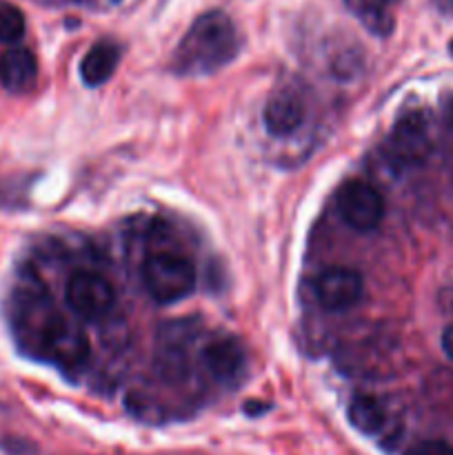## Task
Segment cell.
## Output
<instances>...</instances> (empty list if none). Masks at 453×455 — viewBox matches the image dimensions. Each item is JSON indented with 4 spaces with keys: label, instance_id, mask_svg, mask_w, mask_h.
<instances>
[{
    "label": "cell",
    "instance_id": "6da1fadb",
    "mask_svg": "<svg viewBox=\"0 0 453 455\" xmlns=\"http://www.w3.org/2000/svg\"><path fill=\"white\" fill-rule=\"evenodd\" d=\"M240 38L234 20L225 12L203 13L194 20L173 52L171 69L180 76H207L222 69L238 56Z\"/></svg>",
    "mask_w": 453,
    "mask_h": 455
},
{
    "label": "cell",
    "instance_id": "7a4b0ae2",
    "mask_svg": "<svg viewBox=\"0 0 453 455\" xmlns=\"http://www.w3.org/2000/svg\"><path fill=\"white\" fill-rule=\"evenodd\" d=\"M142 280L158 305H173L195 289V269L180 253H155L142 265Z\"/></svg>",
    "mask_w": 453,
    "mask_h": 455
},
{
    "label": "cell",
    "instance_id": "3957f363",
    "mask_svg": "<svg viewBox=\"0 0 453 455\" xmlns=\"http://www.w3.org/2000/svg\"><path fill=\"white\" fill-rule=\"evenodd\" d=\"M338 213L351 229L369 234L385 218V200L371 182L351 180L338 191Z\"/></svg>",
    "mask_w": 453,
    "mask_h": 455
},
{
    "label": "cell",
    "instance_id": "277c9868",
    "mask_svg": "<svg viewBox=\"0 0 453 455\" xmlns=\"http://www.w3.org/2000/svg\"><path fill=\"white\" fill-rule=\"evenodd\" d=\"M44 354L60 367H80L89 355L87 333L78 323L62 315H53L43 329Z\"/></svg>",
    "mask_w": 453,
    "mask_h": 455
},
{
    "label": "cell",
    "instance_id": "5b68a950",
    "mask_svg": "<svg viewBox=\"0 0 453 455\" xmlns=\"http://www.w3.org/2000/svg\"><path fill=\"white\" fill-rule=\"evenodd\" d=\"M67 305L76 315L84 320H98L109 314L115 302L114 287L102 275L91 271L74 274L67 283Z\"/></svg>",
    "mask_w": 453,
    "mask_h": 455
},
{
    "label": "cell",
    "instance_id": "8992f818",
    "mask_svg": "<svg viewBox=\"0 0 453 455\" xmlns=\"http://www.w3.org/2000/svg\"><path fill=\"white\" fill-rule=\"evenodd\" d=\"M386 154L404 167L425 163L431 154V133L426 120L420 114L400 118L386 138Z\"/></svg>",
    "mask_w": 453,
    "mask_h": 455
},
{
    "label": "cell",
    "instance_id": "52a82bcc",
    "mask_svg": "<svg viewBox=\"0 0 453 455\" xmlns=\"http://www.w3.org/2000/svg\"><path fill=\"white\" fill-rule=\"evenodd\" d=\"M315 296L327 311H349L362 300L364 278L355 269L333 267L320 274L315 283Z\"/></svg>",
    "mask_w": 453,
    "mask_h": 455
},
{
    "label": "cell",
    "instance_id": "ba28073f",
    "mask_svg": "<svg viewBox=\"0 0 453 455\" xmlns=\"http://www.w3.org/2000/svg\"><path fill=\"white\" fill-rule=\"evenodd\" d=\"M305 116L306 105L300 93L293 92V89H278L266 100L262 120H265V129L271 136L284 138L298 132V127L305 123Z\"/></svg>",
    "mask_w": 453,
    "mask_h": 455
},
{
    "label": "cell",
    "instance_id": "9c48e42d",
    "mask_svg": "<svg viewBox=\"0 0 453 455\" xmlns=\"http://www.w3.org/2000/svg\"><path fill=\"white\" fill-rule=\"evenodd\" d=\"M204 364L209 373L222 385H235L247 369V354L238 338H216L204 349Z\"/></svg>",
    "mask_w": 453,
    "mask_h": 455
},
{
    "label": "cell",
    "instance_id": "30bf717a",
    "mask_svg": "<svg viewBox=\"0 0 453 455\" xmlns=\"http://www.w3.org/2000/svg\"><path fill=\"white\" fill-rule=\"evenodd\" d=\"M38 78L36 56L25 47H12L0 56V80L13 93L31 89Z\"/></svg>",
    "mask_w": 453,
    "mask_h": 455
},
{
    "label": "cell",
    "instance_id": "8fae6325",
    "mask_svg": "<svg viewBox=\"0 0 453 455\" xmlns=\"http://www.w3.org/2000/svg\"><path fill=\"white\" fill-rule=\"evenodd\" d=\"M120 62V47L111 40H100L87 52L80 62V76L87 87H100L114 76Z\"/></svg>",
    "mask_w": 453,
    "mask_h": 455
},
{
    "label": "cell",
    "instance_id": "7c38bea8",
    "mask_svg": "<svg viewBox=\"0 0 453 455\" xmlns=\"http://www.w3.org/2000/svg\"><path fill=\"white\" fill-rule=\"evenodd\" d=\"M400 0H345L346 9L376 36H389L393 31V7Z\"/></svg>",
    "mask_w": 453,
    "mask_h": 455
},
{
    "label": "cell",
    "instance_id": "4fadbf2b",
    "mask_svg": "<svg viewBox=\"0 0 453 455\" xmlns=\"http://www.w3.org/2000/svg\"><path fill=\"white\" fill-rule=\"evenodd\" d=\"M349 422L354 425V429H358L364 435H376L380 431H385L386 427V411L382 407V403L373 395H355L349 403Z\"/></svg>",
    "mask_w": 453,
    "mask_h": 455
},
{
    "label": "cell",
    "instance_id": "5bb4252c",
    "mask_svg": "<svg viewBox=\"0 0 453 455\" xmlns=\"http://www.w3.org/2000/svg\"><path fill=\"white\" fill-rule=\"evenodd\" d=\"M25 36V16L12 3H0V43L16 44Z\"/></svg>",
    "mask_w": 453,
    "mask_h": 455
},
{
    "label": "cell",
    "instance_id": "9a60e30c",
    "mask_svg": "<svg viewBox=\"0 0 453 455\" xmlns=\"http://www.w3.org/2000/svg\"><path fill=\"white\" fill-rule=\"evenodd\" d=\"M407 455H453V447L444 440H425L409 449Z\"/></svg>",
    "mask_w": 453,
    "mask_h": 455
},
{
    "label": "cell",
    "instance_id": "2e32d148",
    "mask_svg": "<svg viewBox=\"0 0 453 455\" xmlns=\"http://www.w3.org/2000/svg\"><path fill=\"white\" fill-rule=\"evenodd\" d=\"M442 349L449 360H453V324H449L442 333Z\"/></svg>",
    "mask_w": 453,
    "mask_h": 455
},
{
    "label": "cell",
    "instance_id": "e0dca14e",
    "mask_svg": "<svg viewBox=\"0 0 453 455\" xmlns=\"http://www.w3.org/2000/svg\"><path fill=\"white\" fill-rule=\"evenodd\" d=\"M442 3H444V4H447V7H449V9H453V0H442Z\"/></svg>",
    "mask_w": 453,
    "mask_h": 455
},
{
    "label": "cell",
    "instance_id": "ac0fdd59",
    "mask_svg": "<svg viewBox=\"0 0 453 455\" xmlns=\"http://www.w3.org/2000/svg\"><path fill=\"white\" fill-rule=\"evenodd\" d=\"M449 52H451V56H453V40H451V43H449Z\"/></svg>",
    "mask_w": 453,
    "mask_h": 455
}]
</instances>
